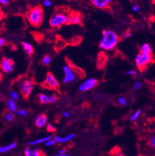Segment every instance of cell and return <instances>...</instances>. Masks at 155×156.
<instances>
[{
  "label": "cell",
  "mask_w": 155,
  "mask_h": 156,
  "mask_svg": "<svg viewBox=\"0 0 155 156\" xmlns=\"http://www.w3.org/2000/svg\"><path fill=\"white\" fill-rule=\"evenodd\" d=\"M56 156H70L69 154H57V155H56Z\"/></svg>",
  "instance_id": "60d3db41"
},
{
  "label": "cell",
  "mask_w": 155,
  "mask_h": 156,
  "mask_svg": "<svg viewBox=\"0 0 155 156\" xmlns=\"http://www.w3.org/2000/svg\"><path fill=\"white\" fill-rule=\"evenodd\" d=\"M107 61V56L104 53H100L98 59V66L99 69L103 68Z\"/></svg>",
  "instance_id": "ac0fdd59"
},
{
  "label": "cell",
  "mask_w": 155,
  "mask_h": 156,
  "mask_svg": "<svg viewBox=\"0 0 155 156\" xmlns=\"http://www.w3.org/2000/svg\"><path fill=\"white\" fill-rule=\"evenodd\" d=\"M75 135L74 134H68V136H65V137H61L60 136H55L53 138V141L55 143H66L68 141H70V140L73 139Z\"/></svg>",
  "instance_id": "2e32d148"
},
{
  "label": "cell",
  "mask_w": 155,
  "mask_h": 156,
  "mask_svg": "<svg viewBox=\"0 0 155 156\" xmlns=\"http://www.w3.org/2000/svg\"><path fill=\"white\" fill-rule=\"evenodd\" d=\"M52 61V57L49 55H45L42 59L41 62L43 66H49Z\"/></svg>",
  "instance_id": "cb8c5ba5"
},
{
  "label": "cell",
  "mask_w": 155,
  "mask_h": 156,
  "mask_svg": "<svg viewBox=\"0 0 155 156\" xmlns=\"http://www.w3.org/2000/svg\"><path fill=\"white\" fill-rule=\"evenodd\" d=\"M98 84V82L94 78H90L86 80L83 83H82L79 87V90L80 91H86L88 90H91L95 88Z\"/></svg>",
  "instance_id": "9c48e42d"
},
{
  "label": "cell",
  "mask_w": 155,
  "mask_h": 156,
  "mask_svg": "<svg viewBox=\"0 0 155 156\" xmlns=\"http://www.w3.org/2000/svg\"><path fill=\"white\" fill-rule=\"evenodd\" d=\"M67 66L72 70V71L74 73L75 75H77L78 76H80L81 78H83L84 76H85V73L80 68H78V67L74 66L73 64H72L70 61H67Z\"/></svg>",
  "instance_id": "9a60e30c"
},
{
  "label": "cell",
  "mask_w": 155,
  "mask_h": 156,
  "mask_svg": "<svg viewBox=\"0 0 155 156\" xmlns=\"http://www.w3.org/2000/svg\"><path fill=\"white\" fill-rule=\"evenodd\" d=\"M44 17L43 9L42 6H37L30 10L26 14V18L29 24L35 27L41 26Z\"/></svg>",
  "instance_id": "7a4b0ae2"
},
{
  "label": "cell",
  "mask_w": 155,
  "mask_h": 156,
  "mask_svg": "<svg viewBox=\"0 0 155 156\" xmlns=\"http://www.w3.org/2000/svg\"><path fill=\"white\" fill-rule=\"evenodd\" d=\"M126 74L127 75H132L133 76H134L135 78H136L137 76V73L136 72L133 70V69H132V70H129L127 71L126 72Z\"/></svg>",
  "instance_id": "83f0119b"
},
{
  "label": "cell",
  "mask_w": 155,
  "mask_h": 156,
  "mask_svg": "<svg viewBox=\"0 0 155 156\" xmlns=\"http://www.w3.org/2000/svg\"><path fill=\"white\" fill-rule=\"evenodd\" d=\"M133 10L136 12H138L140 11V7L138 5H134L133 6Z\"/></svg>",
  "instance_id": "8d00e7d4"
},
{
  "label": "cell",
  "mask_w": 155,
  "mask_h": 156,
  "mask_svg": "<svg viewBox=\"0 0 155 156\" xmlns=\"http://www.w3.org/2000/svg\"><path fill=\"white\" fill-rule=\"evenodd\" d=\"M47 122V118L44 114H41L39 115L35 121L36 126L38 128H42L46 125Z\"/></svg>",
  "instance_id": "5bb4252c"
},
{
  "label": "cell",
  "mask_w": 155,
  "mask_h": 156,
  "mask_svg": "<svg viewBox=\"0 0 155 156\" xmlns=\"http://www.w3.org/2000/svg\"><path fill=\"white\" fill-rule=\"evenodd\" d=\"M118 102L119 103V104L122 106H126L127 104V101L126 99V98L124 97H119L118 99Z\"/></svg>",
  "instance_id": "484cf974"
},
{
  "label": "cell",
  "mask_w": 155,
  "mask_h": 156,
  "mask_svg": "<svg viewBox=\"0 0 155 156\" xmlns=\"http://www.w3.org/2000/svg\"><path fill=\"white\" fill-rule=\"evenodd\" d=\"M7 105H8L9 110L10 112H17V105L14 102V100H13L12 98L8 99L7 102Z\"/></svg>",
  "instance_id": "44dd1931"
},
{
  "label": "cell",
  "mask_w": 155,
  "mask_h": 156,
  "mask_svg": "<svg viewBox=\"0 0 155 156\" xmlns=\"http://www.w3.org/2000/svg\"><path fill=\"white\" fill-rule=\"evenodd\" d=\"M22 47L25 52V53L31 56L34 53V49L33 46L27 42H22Z\"/></svg>",
  "instance_id": "e0dca14e"
},
{
  "label": "cell",
  "mask_w": 155,
  "mask_h": 156,
  "mask_svg": "<svg viewBox=\"0 0 155 156\" xmlns=\"http://www.w3.org/2000/svg\"><path fill=\"white\" fill-rule=\"evenodd\" d=\"M0 66L3 72L9 73L14 69V62L11 58L5 57L0 62Z\"/></svg>",
  "instance_id": "52a82bcc"
},
{
  "label": "cell",
  "mask_w": 155,
  "mask_h": 156,
  "mask_svg": "<svg viewBox=\"0 0 155 156\" xmlns=\"http://www.w3.org/2000/svg\"><path fill=\"white\" fill-rule=\"evenodd\" d=\"M46 129H47V131L49 132H51V133H53L56 130L55 126L53 125H52V124H50V123H49L47 125V127H46Z\"/></svg>",
  "instance_id": "f546056e"
},
{
  "label": "cell",
  "mask_w": 155,
  "mask_h": 156,
  "mask_svg": "<svg viewBox=\"0 0 155 156\" xmlns=\"http://www.w3.org/2000/svg\"><path fill=\"white\" fill-rule=\"evenodd\" d=\"M67 25H82L83 19L80 13L78 12H71L68 14V20L67 23Z\"/></svg>",
  "instance_id": "ba28073f"
},
{
  "label": "cell",
  "mask_w": 155,
  "mask_h": 156,
  "mask_svg": "<svg viewBox=\"0 0 155 156\" xmlns=\"http://www.w3.org/2000/svg\"><path fill=\"white\" fill-rule=\"evenodd\" d=\"M63 70L65 73L63 80L64 83H68L75 80L76 75L68 66H64L63 67Z\"/></svg>",
  "instance_id": "30bf717a"
},
{
  "label": "cell",
  "mask_w": 155,
  "mask_h": 156,
  "mask_svg": "<svg viewBox=\"0 0 155 156\" xmlns=\"http://www.w3.org/2000/svg\"><path fill=\"white\" fill-rule=\"evenodd\" d=\"M43 3V5L46 7H50L52 5V2L50 0H44Z\"/></svg>",
  "instance_id": "1f68e13d"
},
{
  "label": "cell",
  "mask_w": 155,
  "mask_h": 156,
  "mask_svg": "<svg viewBox=\"0 0 155 156\" xmlns=\"http://www.w3.org/2000/svg\"><path fill=\"white\" fill-rule=\"evenodd\" d=\"M52 136H53L52 135H50V136H46V137H43V138H41V139L36 140V141H30V142L29 143V145H31V146H33V145H36V144H39L42 143L46 142V141H48L49 140L51 139L52 137Z\"/></svg>",
  "instance_id": "ffe728a7"
},
{
  "label": "cell",
  "mask_w": 155,
  "mask_h": 156,
  "mask_svg": "<svg viewBox=\"0 0 155 156\" xmlns=\"http://www.w3.org/2000/svg\"><path fill=\"white\" fill-rule=\"evenodd\" d=\"M119 41V37L112 30H104L101 39L99 48L104 51L113 50Z\"/></svg>",
  "instance_id": "6da1fadb"
},
{
  "label": "cell",
  "mask_w": 155,
  "mask_h": 156,
  "mask_svg": "<svg viewBox=\"0 0 155 156\" xmlns=\"http://www.w3.org/2000/svg\"><path fill=\"white\" fill-rule=\"evenodd\" d=\"M26 156H45V154L42 151L39 149H33L30 147H27L24 151Z\"/></svg>",
  "instance_id": "4fadbf2b"
},
{
  "label": "cell",
  "mask_w": 155,
  "mask_h": 156,
  "mask_svg": "<svg viewBox=\"0 0 155 156\" xmlns=\"http://www.w3.org/2000/svg\"><path fill=\"white\" fill-rule=\"evenodd\" d=\"M55 144V142L53 141V140L50 139V140H49L48 141L46 142L45 145L46 146H53Z\"/></svg>",
  "instance_id": "836d02e7"
},
{
  "label": "cell",
  "mask_w": 155,
  "mask_h": 156,
  "mask_svg": "<svg viewBox=\"0 0 155 156\" xmlns=\"http://www.w3.org/2000/svg\"><path fill=\"white\" fill-rule=\"evenodd\" d=\"M0 69H1V66H0Z\"/></svg>",
  "instance_id": "ee69618b"
},
{
  "label": "cell",
  "mask_w": 155,
  "mask_h": 156,
  "mask_svg": "<svg viewBox=\"0 0 155 156\" xmlns=\"http://www.w3.org/2000/svg\"><path fill=\"white\" fill-rule=\"evenodd\" d=\"M10 95H11V98H12V99L13 100H14V101L18 100L19 97H18V93H17L16 92L12 91L11 92Z\"/></svg>",
  "instance_id": "f1b7e54d"
},
{
  "label": "cell",
  "mask_w": 155,
  "mask_h": 156,
  "mask_svg": "<svg viewBox=\"0 0 155 156\" xmlns=\"http://www.w3.org/2000/svg\"><path fill=\"white\" fill-rule=\"evenodd\" d=\"M152 59L151 54L140 52L135 57V64L138 70L143 71L152 62Z\"/></svg>",
  "instance_id": "277c9868"
},
{
  "label": "cell",
  "mask_w": 155,
  "mask_h": 156,
  "mask_svg": "<svg viewBox=\"0 0 155 156\" xmlns=\"http://www.w3.org/2000/svg\"><path fill=\"white\" fill-rule=\"evenodd\" d=\"M140 114H141V110H136V111L131 116V118H130L131 120L133 121H136V120L138 118V117L140 116Z\"/></svg>",
  "instance_id": "d4e9b609"
},
{
  "label": "cell",
  "mask_w": 155,
  "mask_h": 156,
  "mask_svg": "<svg viewBox=\"0 0 155 156\" xmlns=\"http://www.w3.org/2000/svg\"><path fill=\"white\" fill-rule=\"evenodd\" d=\"M68 14L64 12L55 13L49 20V24L53 28H60L67 24Z\"/></svg>",
  "instance_id": "3957f363"
},
{
  "label": "cell",
  "mask_w": 155,
  "mask_h": 156,
  "mask_svg": "<svg viewBox=\"0 0 155 156\" xmlns=\"http://www.w3.org/2000/svg\"><path fill=\"white\" fill-rule=\"evenodd\" d=\"M6 40L3 37H0V48H2L6 44Z\"/></svg>",
  "instance_id": "d6a6232c"
},
{
  "label": "cell",
  "mask_w": 155,
  "mask_h": 156,
  "mask_svg": "<svg viewBox=\"0 0 155 156\" xmlns=\"http://www.w3.org/2000/svg\"><path fill=\"white\" fill-rule=\"evenodd\" d=\"M150 145L151 146L155 149V137H153L151 138L150 140Z\"/></svg>",
  "instance_id": "e575fe53"
},
{
  "label": "cell",
  "mask_w": 155,
  "mask_h": 156,
  "mask_svg": "<svg viewBox=\"0 0 155 156\" xmlns=\"http://www.w3.org/2000/svg\"><path fill=\"white\" fill-rule=\"evenodd\" d=\"M113 0H91L92 5L95 8L104 9L109 7Z\"/></svg>",
  "instance_id": "7c38bea8"
},
{
  "label": "cell",
  "mask_w": 155,
  "mask_h": 156,
  "mask_svg": "<svg viewBox=\"0 0 155 156\" xmlns=\"http://www.w3.org/2000/svg\"><path fill=\"white\" fill-rule=\"evenodd\" d=\"M142 87V83L140 81L136 82L133 85V89L135 90H138L140 89H141Z\"/></svg>",
  "instance_id": "4316f807"
},
{
  "label": "cell",
  "mask_w": 155,
  "mask_h": 156,
  "mask_svg": "<svg viewBox=\"0 0 155 156\" xmlns=\"http://www.w3.org/2000/svg\"><path fill=\"white\" fill-rule=\"evenodd\" d=\"M131 36V33L130 31H127V32L124 34V37L125 38H129Z\"/></svg>",
  "instance_id": "74e56055"
},
{
  "label": "cell",
  "mask_w": 155,
  "mask_h": 156,
  "mask_svg": "<svg viewBox=\"0 0 155 156\" xmlns=\"http://www.w3.org/2000/svg\"><path fill=\"white\" fill-rule=\"evenodd\" d=\"M63 115H64V117H65V118H68V117L70 116V113H69L68 112H64V113Z\"/></svg>",
  "instance_id": "ab89813d"
},
{
  "label": "cell",
  "mask_w": 155,
  "mask_h": 156,
  "mask_svg": "<svg viewBox=\"0 0 155 156\" xmlns=\"http://www.w3.org/2000/svg\"><path fill=\"white\" fill-rule=\"evenodd\" d=\"M3 116H4V118H5L7 121L11 122V121H14V120L15 119V116H14V115L12 112H9V111H6V112L4 113Z\"/></svg>",
  "instance_id": "603a6c76"
},
{
  "label": "cell",
  "mask_w": 155,
  "mask_h": 156,
  "mask_svg": "<svg viewBox=\"0 0 155 156\" xmlns=\"http://www.w3.org/2000/svg\"><path fill=\"white\" fill-rule=\"evenodd\" d=\"M17 115L19 116H26L27 113V112L24 110H19L17 112Z\"/></svg>",
  "instance_id": "4dcf8cb0"
},
{
  "label": "cell",
  "mask_w": 155,
  "mask_h": 156,
  "mask_svg": "<svg viewBox=\"0 0 155 156\" xmlns=\"http://www.w3.org/2000/svg\"><path fill=\"white\" fill-rule=\"evenodd\" d=\"M34 83L31 80H25L22 82L21 88V93L24 99H27L32 93Z\"/></svg>",
  "instance_id": "8992f818"
},
{
  "label": "cell",
  "mask_w": 155,
  "mask_h": 156,
  "mask_svg": "<svg viewBox=\"0 0 155 156\" xmlns=\"http://www.w3.org/2000/svg\"><path fill=\"white\" fill-rule=\"evenodd\" d=\"M140 53L146 54H152V49L151 47L148 44H143L140 49Z\"/></svg>",
  "instance_id": "d6986e66"
},
{
  "label": "cell",
  "mask_w": 155,
  "mask_h": 156,
  "mask_svg": "<svg viewBox=\"0 0 155 156\" xmlns=\"http://www.w3.org/2000/svg\"><path fill=\"white\" fill-rule=\"evenodd\" d=\"M15 146H16V143H12L6 146L5 147H0V152L1 153H3V152H8L12 149H14Z\"/></svg>",
  "instance_id": "7402d4cb"
},
{
  "label": "cell",
  "mask_w": 155,
  "mask_h": 156,
  "mask_svg": "<svg viewBox=\"0 0 155 156\" xmlns=\"http://www.w3.org/2000/svg\"><path fill=\"white\" fill-rule=\"evenodd\" d=\"M153 2L154 3H155V0H153Z\"/></svg>",
  "instance_id": "7bdbcfd3"
},
{
  "label": "cell",
  "mask_w": 155,
  "mask_h": 156,
  "mask_svg": "<svg viewBox=\"0 0 155 156\" xmlns=\"http://www.w3.org/2000/svg\"><path fill=\"white\" fill-rule=\"evenodd\" d=\"M3 79V75L2 73H0V82H1Z\"/></svg>",
  "instance_id": "b9f144b4"
},
{
  "label": "cell",
  "mask_w": 155,
  "mask_h": 156,
  "mask_svg": "<svg viewBox=\"0 0 155 156\" xmlns=\"http://www.w3.org/2000/svg\"><path fill=\"white\" fill-rule=\"evenodd\" d=\"M66 152H67V151L65 149H60L58 151V154H66Z\"/></svg>",
  "instance_id": "f35d334b"
},
{
  "label": "cell",
  "mask_w": 155,
  "mask_h": 156,
  "mask_svg": "<svg viewBox=\"0 0 155 156\" xmlns=\"http://www.w3.org/2000/svg\"><path fill=\"white\" fill-rule=\"evenodd\" d=\"M9 3V0H0V5L6 6Z\"/></svg>",
  "instance_id": "d590c367"
},
{
  "label": "cell",
  "mask_w": 155,
  "mask_h": 156,
  "mask_svg": "<svg viewBox=\"0 0 155 156\" xmlns=\"http://www.w3.org/2000/svg\"><path fill=\"white\" fill-rule=\"evenodd\" d=\"M41 86L43 88L52 90H58L60 88V84L58 80L51 72H48L46 74L45 79L41 83Z\"/></svg>",
  "instance_id": "5b68a950"
},
{
  "label": "cell",
  "mask_w": 155,
  "mask_h": 156,
  "mask_svg": "<svg viewBox=\"0 0 155 156\" xmlns=\"http://www.w3.org/2000/svg\"><path fill=\"white\" fill-rule=\"evenodd\" d=\"M39 102L41 104H50L56 102L58 98L55 95H47L45 94H39L37 96Z\"/></svg>",
  "instance_id": "8fae6325"
}]
</instances>
